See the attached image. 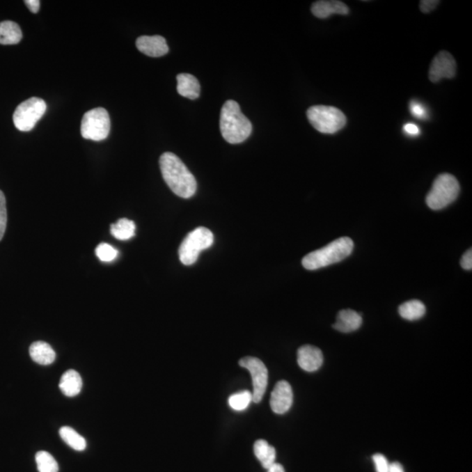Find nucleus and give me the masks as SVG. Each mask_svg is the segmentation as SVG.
<instances>
[{"label": "nucleus", "mask_w": 472, "mask_h": 472, "mask_svg": "<svg viewBox=\"0 0 472 472\" xmlns=\"http://www.w3.org/2000/svg\"><path fill=\"white\" fill-rule=\"evenodd\" d=\"M362 317L356 311L343 310L338 313L334 329L341 333H348L356 331L361 327Z\"/></svg>", "instance_id": "2eb2a0df"}, {"label": "nucleus", "mask_w": 472, "mask_h": 472, "mask_svg": "<svg viewBox=\"0 0 472 472\" xmlns=\"http://www.w3.org/2000/svg\"><path fill=\"white\" fill-rule=\"evenodd\" d=\"M178 93L184 97L195 100L200 97V85L193 74H180L177 75Z\"/></svg>", "instance_id": "dca6fc26"}, {"label": "nucleus", "mask_w": 472, "mask_h": 472, "mask_svg": "<svg viewBox=\"0 0 472 472\" xmlns=\"http://www.w3.org/2000/svg\"><path fill=\"white\" fill-rule=\"evenodd\" d=\"M134 221L123 218L111 226V233L115 238L120 241H127L135 235Z\"/></svg>", "instance_id": "412c9836"}, {"label": "nucleus", "mask_w": 472, "mask_h": 472, "mask_svg": "<svg viewBox=\"0 0 472 472\" xmlns=\"http://www.w3.org/2000/svg\"><path fill=\"white\" fill-rule=\"evenodd\" d=\"M307 118L317 132L324 134H334L347 124L344 113L331 106H313L308 109Z\"/></svg>", "instance_id": "39448f33"}, {"label": "nucleus", "mask_w": 472, "mask_h": 472, "mask_svg": "<svg viewBox=\"0 0 472 472\" xmlns=\"http://www.w3.org/2000/svg\"><path fill=\"white\" fill-rule=\"evenodd\" d=\"M254 453L262 467L267 469V470L276 463V453L275 448L269 446L265 440L256 441L254 444Z\"/></svg>", "instance_id": "aec40b11"}, {"label": "nucleus", "mask_w": 472, "mask_h": 472, "mask_svg": "<svg viewBox=\"0 0 472 472\" xmlns=\"http://www.w3.org/2000/svg\"><path fill=\"white\" fill-rule=\"evenodd\" d=\"M389 472H405V471L404 470H403V467L401 464L398 463V462H395V463L390 464Z\"/></svg>", "instance_id": "72a5a7b5"}, {"label": "nucleus", "mask_w": 472, "mask_h": 472, "mask_svg": "<svg viewBox=\"0 0 472 472\" xmlns=\"http://www.w3.org/2000/svg\"><path fill=\"white\" fill-rule=\"evenodd\" d=\"M38 471L40 472H58L59 465L54 457L47 451H39L36 456Z\"/></svg>", "instance_id": "b1692460"}, {"label": "nucleus", "mask_w": 472, "mask_h": 472, "mask_svg": "<svg viewBox=\"0 0 472 472\" xmlns=\"http://www.w3.org/2000/svg\"><path fill=\"white\" fill-rule=\"evenodd\" d=\"M459 193L460 186L456 178L449 173L440 174L427 195L426 203L430 210H441L454 203Z\"/></svg>", "instance_id": "20e7f679"}, {"label": "nucleus", "mask_w": 472, "mask_h": 472, "mask_svg": "<svg viewBox=\"0 0 472 472\" xmlns=\"http://www.w3.org/2000/svg\"><path fill=\"white\" fill-rule=\"evenodd\" d=\"M29 354L33 361L44 365L54 363L56 358V352L52 347L44 341H36L31 345Z\"/></svg>", "instance_id": "f3484780"}, {"label": "nucleus", "mask_w": 472, "mask_h": 472, "mask_svg": "<svg viewBox=\"0 0 472 472\" xmlns=\"http://www.w3.org/2000/svg\"><path fill=\"white\" fill-rule=\"evenodd\" d=\"M159 166L164 180L174 194L183 199L194 196L197 190L196 180L179 157L173 152L163 153Z\"/></svg>", "instance_id": "f257e3e1"}, {"label": "nucleus", "mask_w": 472, "mask_h": 472, "mask_svg": "<svg viewBox=\"0 0 472 472\" xmlns=\"http://www.w3.org/2000/svg\"><path fill=\"white\" fill-rule=\"evenodd\" d=\"M241 367L248 369L252 376L253 393L252 402H261L268 386V369L261 360L258 358L248 356L239 361Z\"/></svg>", "instance_id": "1a4fd4ad"}, {"label": "nucleus", "mask_w": 472, "mask_h": 472, "mask_svg": "<svg viewBox=\"0 0 472 472\" xmlns=\"http://www.w3.org/2000/svg\"><path fill=\"white\" fill-rule=\"evenodd\" d=\"M47 111L46 102L42 98L31 97L22 102L13 113V123L20 132H30Z\"/></svg>", "instance_id": "6e6552de"}, {"label": "nucleus", "mask_w": 472, "mask_h": 472, "mask_svg": "<svg viewBox=\"0 0 472 472\" xmlns=\"http://www.w3.org/2000/svg\"><path fill=\"white\" fill-rule=\"evenodd\" d=\"M293 403V391L289 382L276 383L270 396V408L274 413L283 415L288 412Z\"/></svg>", "instance_id": "9b49d317"}, {"label": "nucleus", "mask_w": 472, "mask_h": 472, "mask_svg": "<svg viewBox=\"0 0 472 472\" xmlns=\"http://www.w3.org/2000/svg\"><path fill=\"white\" fill-rule=\"evenodd\" d=\"M410 112L417 118L423 119L427 118L426 109L419 102L412 101L410 102Z\"/></svg>", "instance_id": "c85d7f7f"}, {"label": "nucleus", "mask_w": 472, "mask_h": 472, "mask_svg": "<svg viewBox=\"0 0 472 472\" xmlns=\"http://www.w3.org/2000/svg\"><path fill=\"white\" fill-rule=\"evenodd\" d=\"M214 244V235L210 229L197 228L184 237L179 249L180 262L184 265H191L196 262L200 253L210 248Z\"/></svg>", "instance_id": "423d86ee"}, {"label": "nucleus", "mask_w": 472, "mask_h": 472, "mask_svg": "<svg viewBox=\"0 0 472 472\" xmlns=\"http://www.w3.org/2000/svg\"><path fill=\"white\" fill-rule=\"evenodd\" d=\"M136 45L140 52L150 57H162L169 52L165 38L159 36L139 37Z\"/></svg>", "instance_id": "ddd939ff"}, {"label": "nucleus", "mask_w": 472, "mask_h": 472, "mask_svg": "<svg viewBox=\"0 0 472 472\" xmlns=\"http://www.w3.org/2000/svg\"><path fill=\"white\" fill-rule=\"evenodd\" d=\"M407 135L416 136L420 135V129L418 126L414 124H407L403 127Z\"/></svg>", "instance_id": "2f4dec72"}, {"label": "nucleus", "mask_w": 472, "mask_h": 472, "mask_svg": "<svg viewBox=\"0 0 472 472\" xmlns=\"http://www.w3.org/2000/svg\"><path fill=\"white\" fill-rule=\"evenodd\" d=\"M324 361L323 354L320 348L306 345L297 351V363L303 370L315 372L319 370Z\"/></svg>", "instance_id": "f8f14e48"}, {"label": "nucleus", "mask_w": 472, "mask_h": 472, "mask_svg": "<svg viewBox=\"0 0 472 472\" xmlns=\"http://www.w3.org/2000/svg\"><path fill=\"white\" fill-rule=\"evenodd\" d=\"M25 4L33 13L39 12L40 1L39 0H26Z\"/></svg>", "instance_id": "473e14b6"}, {"label": "nucleus", "mask_w": 472, "mask_h": 472, "mask_svg": "<svg viewBox=\"0 0 472 472\" xmlns=\"http://www.w3.org/2000/svg\"><path fill=\"white\" fill-rule=\"evenodd\" d=\"M354 244L351 238L337 239L322 249L306 255L302 260L304 269L316 270L343 261L354 251Z\"/></svg>", "instance_id": "7ed1b4c3"}, {"label": "nucleus", "mask_w": 472, "mask_h": 472, "mask_svg": "<svg viewBox=\"0 0 472 472\" xmlns=\"http://www.w3.org/2000/svg\"><path fill=\"white\" fill-rule=\"evenodd\" d=\"M461 266L462 268L471 270L472 269V251L469 249L466 252L464 253V255L462 256L461 259Z\"/></svg>", "instance_id": "7c9ffc66"}, {"label": "nucleus", "mask_w": 472, "mask_h": 472, "mask_svg": "<svg viewBox=\"0 0 472 472\" xmlns=\"http://www.w3.org/2000/svg\"><path fill=\"white\" fill-rule=\"evenodd\" d=\"M372 460H374L376 472H389L390 464L382 454L374 455Z\"/></svg>", "instance_id": "cd10ccee"}, {"label": "nucleus", "mask_w": 472, "mask_h": 472, "mask_svg": "<svg viewBox=\"0 0 472 472\" xmlns=\"http://www.w3.org/2000/svg\"><path fill=\"white\" fill-rule=\"evenodd\" d=\"M111 132V119L104 108H95L85 113L81 120V133L84 139L102 141Z\"/></svg>", "instance_id": "0eeeda50"}, {"label": "nucleus", "mask_w": 472, "mask_h": 472, "mask_svg": "<svg viewBox=\"0 0 472 472\" xmlns=\"http://www.w3.org/2000/svg\"><path fill=\"white\" fill-rule=\"evenodd\" d=\"M268 472H285V471L283 465L275 463L268 469Z\"/></svg>", "instance_id": "f704fd0d"}, {"label": "nucleus", "mask_w": 472, "mask_h": 472, "mask_svg": "<svg viewBox=\"0 0 472 472\" xmlns=\"http://www.w3.org/2000/svg\"><path fill=\"white\" fill-rule=\"evenodd\" d=\"M60 436L65 443L72 449L77 451H83L86 449L87 443L84 436L70 427L64 426L60 430Z\"/></svg>", "instance_id": "5701e85b"}, {"label": "nucleus", "mask_w": 472, "mask_h": 472, "mask_svg": "<svg viewBox=\"0 0 472 472\" xmlns=\"http://www.w3.org/2000/svg\"><path fill=\"white\" fill-rule=\"evenodd\" d=\"M95 255H97L100 261L109 262L114 261L118 255V251L115 248H113L111 245L101 244L95 249Z\"/></svg>", "instance_id": "a878e982"}, {"label": "nucleus", "mask_w": 472, "mask_h": 472, "mask_svg": "<svg viewBox=\"0 0 472 472\" xmlns=\"http://www.w3.org/2000/svg\"><path fill=\"white\" fill-rule=\"evenodd\" d=\"M6 224H8V210L5 194L0 190V241L4 237Z\"/></svg>", "instance_id": "bb28decb"}, {"label": "nucleus", "mask_w": 472, "mask_h": 472, "mask_svg": "<svg viewBox=\"0 0 472 472\" xmlns=\"http://www.w3.org/2000/svg\"><path fill=\"white\" fill-rule=\"evenodd\" d=\"M311 13L319 19H327L331 15H347L349 8L345 3L338 0H320L311 6Z\"/></svg>", "instance_id": "4468645a"}, {"label": "nucleus", "mask_w": 472, "mask_h": 472, "mask_svg": "<svg viewBox=\"0 0 472 472\" xmlns=\"http://www.w3.org/2000/svg\"><path fill=\"white\" fill-rule=\"evenodd\" d=\"M440 1L437 0H423L420 2V9L424 13H429L436 8Z\"/></svg>", "instance_id": "c756f323"}, {"label": "nucleus", "mask_w": 472, "mask_h": 472, "mask_svg": "<svg viewBox=\"0 0 472 472\" xmlns=\"http://www.w3.org/2000/svg\"><path fill=\"white\" fill-rule=\"evenodd\" d=\"M59 388L68 398H74L83 388V379L79 372L70 369L61 376Z\"/></svg>", "instance_id": "a211bd4d"}, {"label": "nucleus", "mask_w": 472, "mask_h": 472, "mask_svg": "<svg viewBox=\"0 0 472 472\" xmlns=\"http://www.w3.org/2000/svg\"><path fill=\"white\" fill-rule=\"evenodd\" d=\"M220 128L222 136L229 143H240L251 136L252 125L241 111L240 105L228 100L222 106Z\"/></svg>", "instance_id": "f03ea898"}, {"label": "nucleus", "mask_w": 472, "mask_h": 472, "mask_svg": "<svg viewBox=\"0 0 472 472\" xmlns=\"http://www.w3.org/2000/svg\"><path fill=\"white\" fill-rule=\"evenodd\" d=\"M22 39V31L18 24L6 20L0 22V44L15 45Z\"/></svg>", "instance_id": "6ab92c4d"}, {"label": "nucleus", "mask_w": 472, "mask_h": 472, "mask_svg": "<svg viewBox=\"0 0 472 472\" xmlns=\"http://www.w3.org/2000/svg\"><path fill=\"white\" fill-rule=\"evenodd\" d=\"M252 402V393L245 390V391L235 393L228 398V404L236 411H242L248 408Z\"/></svg>", "instance_id": "393cba45"}, {"label": "nucleus", "mask_w": 472, "mask_h": 472, "mask_svg": "<svg viewBox=\"0 0 472 472\" xmlns=\"http://www.w3.org/2000/svg\"><path fill=\"white\" fill-rule=\"evenodd\" d=\"M426 313V308L419 300H410L399 307V314L402 319L414 321L420 320Z\"/></svg>", "instance_id": "4be33fe9"}, {"label": "nucleus", "mask_w": 472, "mask_h": 472, "mask_svg": "<svg viewBox=\"0 0 472 472\" xmlns=\"http://www.w3.org/2000/svg\"><path fill=\"white\" fill-rule=\"evenodd\" d=\"M457 63L453 56L446 51H442L434 58L431 63L429 77L432 83H439L444 78L455 77Z\"/></svg>", "instance_id": "9d476101"}]
</instances>
